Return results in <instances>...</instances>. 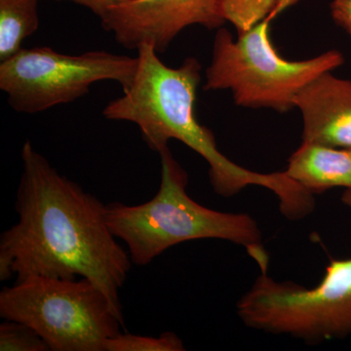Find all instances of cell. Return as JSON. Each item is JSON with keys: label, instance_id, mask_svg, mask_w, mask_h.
<instances>
[{"label": "cell", "instance_id": "277c9868", "mask_svg": "<svg viewBox=\"0 0 351 351\" xmlns=\"http://www.w3.org/2000/svg\"><path fill=\"white\" fill-rule=\"evenodd\" d=\"M286 9L279 2L267 19L237 40L226 27L217 29L203 90H230L239 107L288 112L295 108V97L302 88L322 73L343 66L345 57L338 50L302 61L280 56L270 38V25Z\"/></svg>", "mask_w": 351, "mask_h": 351}, {"label": "cell", "instance_id": "6da1fadb", "mask_svg": "<svg viewBox=\"0 0 351 351\" xmlns=\"http://www.w3.org/2000/svg\"><path fill=\"white\" fill-rule=\"evenodd\" d=\"M21 156L18 221L0 237V280L86 278L122 313L119 291L133 263L108 228L106 205L60 174L29 141Z\"/></svg>", "mask_w": 351, "mask_h": 351}, {"label": "cell", "instance_id": "3957f363", "mask_svg": "<svg viewBox=\"0 0 351 351\" xmlns=\"http://www.w3.org/2000/svg\"><path fill=\"white\" fill-rule=\"evenodd\" d=\"M160 186L144 204L106 205V218L117 239L127 246L132 263L147 265L182 242L221 239L241 245L257 262H269L257 221L247 214L223 213L189 197V176L169 147L159 152Z\"/></svg>", "mask_w": 351, "mask_h": 351}, {"label": "cell", "instance_id": "52a82bcc", "mask_svg": "<svg viewBox=\"0 0 351 351\" xmlns=\"http://www.w3.org/2000/svg\"><path fill=\"white\" fill-rule=\"evenodd\" d=\"M137 69V57L106 51L66 55L50 47L22 48L0 64V89L14 110L32 114L82 98L96 82H115L125 90Z\"/></svg>", "mask_w": 351, "mask_h": 351}, {"label": "cell", "instance_id": "5bb4252c", "mask_svg": "<svg viewBox=\"0 0 351 351\" xmlns=\"http://www.w3.org/2000/svg\"><path fill=\"white\" fill-rule=\"evenodd\" d=\"M0 350L49 351L50 348L43 337L29 325L4 319L0 324Z\"/></svg>", "mask_w": 351, "mask_h": 351}, {"label": "cell", "instance_id": "7a4b0ae2", "mask_svg": "<svg viewBox=\"0 0 351 351\" xmlns=\"http://www.w3.org/2000/svg\"><path fill=\"white\" fill-rule=\"evenodd\" d=\"M138 69L123 95L103 110L110 120L128 121L140 128L145 144L156 152L178 140L197 152L209 164V179L217 195L230 197L249 186L269 189L279 199L287 219L301 218L311 209L313 197L284 172H254L237 165L219 151L214 134L196 119L195 100L202 66L186 58L179 68L159 59L149 43L138 45Z\"/></svg>", "mask_w": 351, "mask_h": 351}, {"label": "cell", "instance_id": "30bf717a", "mask_svg": "<svg viewBox=\"0 0 351 351\" xmlns=\"http://www.w3.org/2000/svg\"><path fill=\"white\" fill-rule=\"evenodd\" d=\"M285 173L313 195L351 189V147L302 142L289 158Z\"/></svg>", "mask_w": 351, "mask_h": 351}, {"label": "cell", "instance_id": "4fadbf2b", "mask_svg": "<svg viewBox=\"0 0 351 351\" xmlns=\"http://www.w3.org/2000/svg\"><path fill=\"white\" fill-rule=\"evenodd\" d=\"M184 343L177 335L165 332L157 337L138 336L120 332L108 339L106 351H184Z\"/></svg>", "mask_w": 351, "mask_h": 351}, {"label": "cell", "instance_id": "9a60e30c", "mask_svg": "<svg viewBox=\"0 0 351 351\" xmlns=\"http://www.w3.org/2000/svg\"><path fill=\"white\" fill-rule=\"evenodd\" d=\"M330 10L334 22L351 36V0H332Z\"/></svg>", "mask_w": 351, "mask_h": 351}, {"label": "cell", "instance_id": "ba28073f", "mask_svg": "<svg viewBox=\"0 0 351 351\" xmlns=\"http://www.w3.org/2000/svg\"><path fill=\"white\" fill-rule=\"evenodd\" d=\"M101 21L103 29L127 49L149 43L158 54L191 25L218 29L226 24L219 0H125Z\"/></svg>", "mask_w": 351, "mask_h": 351}, {"label": "cell", "instance_id": "8992f818", "mask_svg": "<svg viewBox=\"0 0 351 351\" xmlns=\"http://www.w3.org/2000/svg\"><path fill=\"white\" fill-rule=\"evenodd\" d=\"M237 302L247 327L288 335L308 345L351 336V258L332 260L322 280L307 289L292 281L276 282L267 276L269 263Z\"/></svg>", "mask_w": 351, "mask_h": 351}, {"label": "cell", "instance_id": "2e32d148", "mask_svg": "<svg viewBox=\"0 0 351 351\" xmlns=\"http://www.w3.org/2000/svg\"><path fill=\"white\" fill-rule=\"evenodd\" d=\"M55 1H69L89 9L95 15L103 19L112 7L119 5L125 0H55Z\"/></svg>", "mask_w": 351, "mask_h": 351}, {"label": "cell", "instance_id": "8fae6325", "mask_svg": "<svg viewBox=\"0 0 351 351\" xmlns=\"http://www.w3.org/2000/svg\"><path fill=\"white\" fill-rule=\"evenodd\" d=\"M38 0H0V61L19 52L23 41L38 31Z\"/></svg>", "mask_w": 351, "mask_h": 351}, {"label": "cell", "instance_id": "5b68a950", "mask_svg": "<svg viewBox=\"0 0 351 351\" xmlns=\"http://www.w3.org/2000/svg\"><path fill=\"white\" fill-rule=\"evenodd\" d=\"M0 316L31 326L52 351H106L124 328L123 313L86 278L16 281L0 292Z\"/></svg>", "mask_w": 351, "mask_h": 351}, {"label": "cell", "instance_id": "9c48e42d", "mask_svg": "<svg viewBox=\"0 0 351 351\" xmlns=\"http://www.w3.org/2000/svg\"><path fill=\"white\" fill-rule=\"evenodd\" d=\"M326 71L295 99L302 117V142L351 147V80Z\"/></svg>", "mask_w": 351, "mask_h": 351}, {"label": "cell", "instance_id": "7c38bea8", "mask_svg": "<svg viewBox=\"0 0 351 351\" xmlns=\"http://www.w3.org/2000/svg\"><path fill=\"white\" fill-rule=\"evenodd\" d=\"M278 3L279 0H219V13L240 36L267 19Z\"/></svg>", "mask_w": 351, "mask_h": 351}, {"label": "cell", "instance_id": "e0dca14e", "mask_svg": "<svg viewBox=\"0 0 351 351\" xmlns=\"http://www.w3.org/2000/svg\"><path fill=\"white\" fill-rule=\"evenodd\" d=\"M341 202L346 206L351 208V189H346L343 193V196H341Z\"/></svg>", "mask_w": 351, "mask_h": 351}]
</instances>
